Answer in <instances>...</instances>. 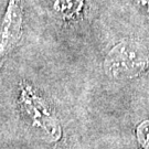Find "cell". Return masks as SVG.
Wrapping results in <instances>:
<instances>
[{
	"mask_svg": "<svg viewBox=\"0 0 149 149\" xmlns=\"http://www.w3.org/2000/svg\"><path fill=\"white\" fill-rule=\"evenodd\" d=\"M105 72L116 80H128L144 73L149 68L148 55L129 40L119 42L109 51L104 62Z\"/></svg>",
	"mask_w": 149,
	"mask_h": 149,
	"instance_id": "6da1fadb",
	"label": "cell"
},
{
	"mask_svg": "<svg viewBox=\"0 0 149 149\" xmlns=\"http://www.w3.org/2000/svg\"><path fill=\"white\" fill-rule=\"evenodd\" d=\"M22 19L21 0H9L0 26V69L21 38Z\"/></svg>",
	"mask_w": 149,
	"mask_h": 149,
	"instance_id": "7a4b0ae2",
	"label": "cell"
},
{
	"mask_svg": "<svg viewBox=\"0 0 149 149\" xmlns=\"http://www.w3.org/2000/svg\"><path fill=\"white\" fill-rule=\"evenodd\" d=\"M136 135L141 148L149 149V119L144 120L140 125H138Z\"/></svg>",
	"mask_w": 149,
	"mask_h": 149,
	"instance_id": "277c9868",
	"label": "cell"
},
{
	"mask_svg": "<svg viewBox=\"0 0 149 149\" xmlns=\"http://www.w3.org/2000/svg\"><path fill=\"white\" fill-rule=\"evenodd\" d=\"M53 8L64 18H71L81 10L83 0H51Z\"/></svg>",
	"mask_w": 149,
	"mask_h": 149,
	"instance_id": "3957f363",
	"label": "cell"
},
{
	"mask_svg": "<svg viewBox=\"0 0 149 149\" xmlns=\"http://www.w3.org/2000/svg\"><path fill=\"white\" fill-rule=\"evenodd\" d=\"M137 1L149 11V0H137Z\"/></svg>",
	"mask_w": 149,
	"mask_h": 149,
	"instance_id": "5b68a950",
	"label": "cell"
}]
</instances>
